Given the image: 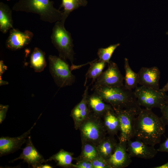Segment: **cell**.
<instances>
[{"label":"cell","instance_id":"cell-11","mask_svg":"<svg viewBox=\"0 0 168 168\" xmlns=\"http://www.w3.org/2000/svg\"><path fill=\"white\" fill-rule=\"evenodd\" d=\"M26 142V145L23 149L22 152L19 156L9 162H13L18 160L21 159L27 163L29 166H31L33 168H39L43 163L47 162L34 146L30 136L28 137Z\"/></svg>","mask_w":168,"mask_h":168},{"label":"cell","instance_id":"cell-36","mask_svg":"<svg viewBox=\"0 0 168 168\" xmlns=\"http://www.w3.org/2000/svg\"><path fill=\"white\" fill-rule=\"evenodd\" d=\"M53 167L47 164H45L44 165H41L39 168H52Z\"/></svg>","mask_w":168,"mask_h":168},{"label":"cell","instance_id":"cell-18","mask_svg":"<svg viewBox=\"0 0 168 168\" xmlns=\"http://www.w3.org/2000/svg\"><path fill=\"white\" fill-rule=\"evenodd\" d=\"M103 117L104 125L107 133L112 136L117 135L120 130V123L114 109L107 111Z\"/></svg>","mask_w":168,"mask_h":168},{"label":"cell","instance_id":"cell-20","mask_svg":"<svg viewBox=\"0 0 168 168\" xmlns=\"http://www.w3.org/2000/svg\"><path fill=\"white\" fill-rule=\"evenodd\" d=\"M12 10L8 6L0 2V30L3 34L13 28Z\"/></svg>","mask_w":168,"mask_h":168},{"label":"cell","instance_id":"cell-26","mask_svg":"<svg viewBox=\"0 0 168 168\" xmlns=\"http://www.w3.org/2000/svg\"><path fill=\"white\" fill-rule=\"evenodd\" d=\"M90 66L86 74L85 85L88 79H92L91 84H93L103 72L107 63L95 59L90 63Z\"/></svg>","mask_w":168,"mask_h":168},{"label":"cell","instance_id":"cell-29","mask_svg":"<svg viewBox=\"0 0 168 168\" xmlns=\"http://www.w3.org/2000/svg\"><path fill=\"white\" fill-rule=\"evenodd\" d=\"M72 167L74 168H93L91 161L86 159L77 160L75 164H72Z\"/></svg>","mask_w":168,"mask_h":168},{"label":"cell","instance_id":"cell-8","mask_svg":"<svg viewBox=\"0 0 168 168\" xmlns=\"http://www.w3.org/2000/svg\"><path fill=\"white\" fill-rule=\"evenodd\" d=\"M108 68L101 73L94 83L92 90L100 87H119L124 86V77L117 64L110 61Z\"/></svg>","mask_w":168,"mask_h":168},{"label":"cell","instance_id":"cell-27","mask_svg":"<svg viewBox=\"0 0 168 168\" xmlns=\"http://www.w3.org/2000/svg\"><path fill=\"white\" fill-rule=\"evenodd\" d=\"M120 45V43H117L110 45L105 48H100L98 49L97 52L99 58L98 60L107 64L110 61L114 52Z\"/></svg>","mask_w":168,"mask_h":168},{"label":"cell","instance_id":"cell-28","mask_svg":"<svg viewBox=\"0 0 168 168\" xmlns=\"http://www.w3.org/2000/svg\"><path fill=\"white\" fill-rule=\"evenodd\" d=\"M91 162L93 168H112L108 161L100 156Z\"/></svg>","mask_w":168,"mask_h":168},{"label":"cell","instance_id":"cell-22","mask_svg":"<svg viewBox=\"0 0 168 168\" xmlns=\"http://www.w3.org/2000/svg\"><path fill=\"white\" fill-rule=\"evenodd\" d=\"M124 68L125 71L124 78V86L129 90H134L138 84V73L134 72L132 69L127 58L124 59Z\"/></svg>","mask_w":168,"mask_h":168},{"label":"cell","instance_id":"cell-32","mask_svg":"<svg viewBox=\"0 0 168 168\" xmlns=\"http://www.w3.org/2000/svg\"><path fill=\"white\" fill-rule=\"evenodd\" d=\"M158 152H168V137L157 149Z\"/></svg>","mask_w":168,"mask_h":168},{"label":"cell","instance_id":"cell-7","mask_svg":"<svg viewBox=\"0 0 168 168\" xmlns=\"http://www.w3.org/2000/svg\"><path fill=\"white\" fill-rule=\"evenodd\" d=\"M134 92L138 104L145 108L160 109L165 104L167 96L166 92L159 89L141 86H137Z\"/></svg>","mask_w":168,"mask_h":168},{"label":"cell","instance_id":"cell-14","mask_svg":"<svg viewBox=\"0 0 168 168\" xmlns=\"http://www.w3.org/2000/svg\"><path fill=\"white\" fill-rule=\"evenodd\" d=\"M127 141L118 143L115 150L107 161L112 168H123L128 166L132 160L127 150Z\"/></svg>","mask_w":168,"mask_h":168},{"label":"cell","instance_id":"cell-34","mask_svg":"<svg viewBox=\"0 0 168 168\" xmlns=\"http://www.w3.org/2000/svg\"><path fill=\"white\" fill-rule=\"evenodd\" d=\"M160 90L166 92L168 91V82Z\"/></svg>","mask_w":168,"mask_h":168},{"label":"cell","instance_id":"cell-37","mask_svg":"<svg viewBox=\"0 0 168 168\" xmlns=\"http://www.w3.org/2000/svg\"><path fill=\"white\" fill-rule=\"evenodd\" d=\"M168 104V95H167L166 101V104Z\"/></svg>","mask_w":168,"mask_h":168},{"label":"cell","instance_id":"cell-10","mask_svg":"<svg viewBox=\"0 0 168 168\" xmlns=\"http://www.w3.org/2000/svg\"><path fill=\"white\" fill-rule=\"evenodd\" d=\"M154 147L136 138L134 141L131 139L127 141V150L131 158L150 159L154 158L158 152Z\"/></svg>","mask_w":168,"mask_h":168},{"label":"cell","instance_id":"cell-2","mask_svg":"<svg viewBox=\"0 0 168 168\" xmlns=\"http://www.w3.org/2000/svg\"><path fill=\"white\" fill-rule=\"evenodd\" d=\"M114 109H130L139 112L142 108L138 104L134 91L119 87H100L94 90Z\"/></svg>","mask_w":168,"mask_h":168},{"label":"cell","instance_id":"cell-33","mask_svg":"<svg viewBox=\"0 0 168 168\" xmlns=\"http://www.w3.org/2000/svg\"><path fill=\"white\" fill-rule=\"evenodd\" d=\"M7 69V66L4 63L2 60L0 61V76H2Z\"/></svg>","mask_w":168,"mask_h":168},{"label":"cell","instance_id":"cell-1","mask_svg":"<svg viewBox=\"0 0 168 168\" xmlns=\"http://www.w3.org/2000/svg\"><path fill=\"white\" fill-rule=\"evenodd\" d=\"M165 126L161 117L152 110L141 109L134 120V137L154 146L160 142Z\"/></svg>","mask_w":168,"mask_h":168},{"label":"cell","instance_id":"cell-31","mask_svg":"<svg viewBox=\"0 0 168 168\" xmlns=\"http://www.w3.org/2000/svg\"><path fill=\"white\" fill-rule=\"evenodd\" d=\"M9 108L8 105H0V123L1 124L5 119Z\"/></svg>","mask_w":168,"mask_h":168},{"label":"cell","instance_id":"cell-12","mask_svg":"<svg viewBox=\"0 0 168 168\" xmlns=\"http://www.w3.org/2000/svg\"><path fill=\"white\" fill-rule=\"evenodd\" d=\"M33 36V33L30 30L22 32L17 29L13 28L10 30L6 41V47L13 51L21 49L30 44Z\"/></svg>","mask_w":168,"mask_h":168},{"label":"cell","instance_id":"cell-13","mask_svg":"<svg viewBox=\"0 0 168 168\" xmlns=\"http://www.w3.org/2000/svg\"><path fill=\"white\" fill-rule=\"evenodd\" d=\"M35 122L27 131L16 137H2L0 138V156L13 153L21 149V146L26 142L31 130L36 125Z\"/></svg>","mask_w":168,"mask_h":168},{"label":"cell","instance_id":"cell-4","mask_svg":"<svg viewBox=\"0 0 168 168\" xmlns=\"http://www.w3.org/2000/svg\"><path fill=\"white\" fill-rule=\"evenodd\" d=\"M64 23L61 21L55 22L51 36V42L57 50L59 56L69 60L73 66L75 53L73 39L71 33L65 29Z\"/></svg>","mask_w":168,"mask_h":168},{"label":"cell","instance_id":"cell-21","mask_svg":"<svg viewBox=\"0 0 168 168\" xmlns=\"http://www.w3.org/2000/svg\"><path fill=\"white\" fill-rule=\"evenodd\" d=\"M30 67L36 72L43 71L46 66L45 53L38 47H35L30 57Z\"/></svg>","mask_w":168,"mask_h":168},{"label":"cell","instance_id":"cell-17","mask_svg":"<svg viewBox=\"0 0 168 168\" xmlns=\"http://www.w3.org/2000/svg\"><path fill=\"white\" fill-rule=\"evenodd\" d=\"M87 103L91 112L100 118L103 117L107 111L113 109L111 105L105 102L94 92L88 95Z\"/></svg>","mask_w":168,"mask_h":168},{"label":"cell","instance_id":"cell-19","mask_svg":"<svg viewBox=\"0 0 168 168\" xmlns=\"http://www.w3.org/2000/svg\"><path fill=\"white\" fill-rule=\"evenodd\" d=\"M117 143L114 136H105L96 146L100 156L108 161L113 153Z\"/></svg>","mask_w":168,"mask_h":168},{"label":"cell","instance_id":"cell-24","mask_svg":"<svg viewBox=\"0 0 168 168\" xmlns=\"http://www.w3.org/2000/svg\"><path fill=\"white\" fill-rule=\"evenodd\" d=\"M73 155L72 152L61 149L58 152L46 160L47 162L52 160L54 161L58 166L65 168L72 167V162L74 159Z\"/></svg>","mask_w":168,"mask_h":168},{"label":"cell","instance_id":"cell-15","mask_svg":"<svg viewBox=\"0 0 168 168\" xmlns=\"http://www.w3.org/2000/svg\"><path fill=\"white\" fill-rule=\"evenodd\" d=\"M138 73L139 84L155 89H160V72L157 67H142Z\"/></svg>","mask_w":168,"mask_h":168},{"label":"cell","instance_id":"cell-30","mask_svg":"<svg viewBox=\"0 0 168 168\" xmlns=\"http://www.w3.org/2000/svg\"><path fill=\"white\" fill-rule=\"evenodd\" d=\"M161 118L165 125H168V105L165 104L161 109Z\"/></svg>","mask_w":168,"mask_h":168},{"label":"cell","instance_id":"cell-23","mask_svg":"<svg viewBox=\"0 0 168 168\" xmlns=\"http://www.w3.org/2000/svg\"><path fill=\"white\" fill-rule=\"evenodd\" d=\"M82 151L81 154L77 158V161L86 159L92 161L100 156L96 146L90 142L81 140Z\"/></svg>","mask_w":168,"mask_h":168},{"label":"cell","instance_id":"cell-25","mask_svg":"<svg viewBox=\"0 0 168 168\" xmlns=\"http://www.w3.org/2000/svg\"><path fill=\"white\" fill-rule=\"evenodd\" d=\"M88 3L87 0H62L59 9L63 8V16L61 21L65 23L66 20L70 13L81 7L86 6Z\"/></svg>","mask_w":168,"mask_h":168},{"label":"cell","instance_id":"cell-6","mask_svg":"<svg viewBox=\"0 0 168 168\" xmlns=\"http://www.w3.org/2000/svg\"><path fill=\"white\" fill-rule=\"evenodd\" d=\"M101 118L91 113L79 128L81 140L90 142L97 146L106 136L107 133Z\"/></svg>","mask_w":168,"mask_h":168},{"label":"cell","instance_id":"cell-9","mask_svg":"<svg viewBox=\"0 0 168 168\" xmlns=\"http://www.w3.org/2000/svg\"><path fill=\"white\" fill-rule=\"evenodd\" d=\"M114 109L120 123V133L119 141H127L134 137V120L139 112L130 109Z\"/></svg>","mask_w":168,"mask_h":168},{"label":"cell","instance_id":"cell-3","mask_svg":"<svg viewBox=\"0 0 168 168\" xmlns=\"http://www.w3.org/2000/svg\"><path fill=\"white\" fill-rule=\"evenodd\" d=\"M54 3L50 0H19L12 10L37 14L41 20L52 23L61 21L63 16V12L55 8Z\"/></svg>","mask_w":168,"mask_h":168},{"label":"cell","instance_id":"cell-35","mask_svg":"<svg viewBox=\"0 0 168 168\" xmlns=\"http://www.w3.org/2000/svg\"><path fill=\"white\" fill-rule=\"evenodd\" d=\"M8 84V82L7 81H4L3 80L2 78V76H0V85H7Z\"/></svg>","mask_w":168,"mask_h":168},{"label":"cell","instance_id":"cell-16","mask_svg":"<svg viewBox=\"0 0 168 168\" xmlns=\"http://www.w3.org/2000/svg\"><path fill=\"white\" fill-rule=\"evenodd\" d=\"M89 86H86L82 96V99L71 111L70 116L72 118L76 130L79 129L81 124L88 118L91 112L87 103V97Z\"/></svg>","mask_w":168,"mask_h":168},{"label":"cell","instance_id":"cell-5","mask_svg":"<svg viewBox=\"0 0 168 168\" xmlns=\"http://www.w3.org/2000/svg\"><path fill=\"white\" fill-rule=\"evenodd\" d=\"M49 70L56 85L60 88L71 86L75 76L66 61L60 57L52 55L48 57Z\"/></svg>","mask_w":168,"mask_h":168}]
</instances>
